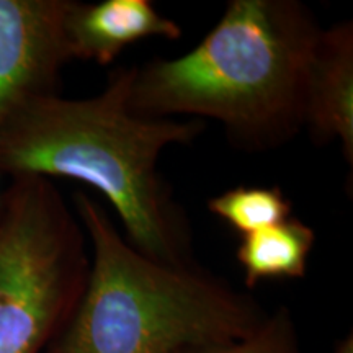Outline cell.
<instances>
[{"label": "cell", "instance_id": "cell-1", "mask_svg": "<svg viewBox=\"0 0 353 353\" xmlns=\"http://www.w3.org/2000/svg\"><path fill=\"white\" fill-rule=\"evenodd\" d=\"M132 77L134 68H117L100 94L48 95L13 114L0 130V176L85 183L113 206L126 241L141 254L196 263L190 219L157 162L170 145L193 143L205 125L132 112Z\"/></svg>", "mask_w": 353, "mask_h": 353}, {"label": "cell", "instance_id": "cell-2", "mask_svg": "<svg viewBox=\"0 0 353 353\" xmlns=\"http://www.w3.org/2000/svg\"><path fill=\"white\" fill-rule=\"evenodd\" d=\"M321 32L298 0H231L187 54L134 68L132 112L210 118L242 149L276 148L303 130L307 69Z\"/></svg>", "mask_w": 353, "mask_h": 353}, {"label": "cell", "instance_id": "cell-3", "mask_svg": "<svg viewBox=\"0 0 353 353\" xmlns=\"http://www.w3.org/2000/svg\"><path fill=\"white\" fill-rule=\"evenodd\" d=\"M74 208L90 247L81 303L56 353H176L255 332L270 312L198 263L172 265L134 249L85 192Z\"/></svg>", "mask_w": 353, "mask_h": 353}, {"label": "cell", "instance_id": "cell-4", "mask_svg": "<svg viewBox=\"0 0 353 353\" xmlns=\"http://www.w3.org/2000/svg\"><path fill=\"white\" fill-rule=\"evenodd\" d=\"M90 247L52 180L17 176L0 195V353H46L81 303Z\"/></svg>", "mask_w": 353, "mask_h": 353}, {"label": "cell", "instance_id": "cell-5", "mask_svg": "<svg viewBox=\"0 0 353 353\" xmlns=\"http://www.w3.org/2000/svg\"><path fill=\"white\" fill-rule=\"evenodd\" d=\"M69 0H0V130L32 101L56 95L69 63Z\"/></svg>", "mask_w": 353, "mask_h": 353}, {"label": "cell", "instance_id": "cell-6", "mask_svg": "<svg viewBox=\"0 0 353 353\" xmlns=\"http://www.w3.org/2000/svg\"><path fill=\"white\" fill-rule=\"evenodd\" d=\"M303 130L319 144L341 143L353 164V23L322 28L307 69Z\"/></svg>", "mask_w": 353, "mask_h": 353}, {"label": "cell", "instance_id": "cell-7", "mask_svg": "<svg viewBox=\"0 0 353 353\" xmlns=\"http://www.w3.org/2000/svg\"><path fill=\"white\" fill-rule=\"evenodd\" d=\"M182 26L161 15L151 0H69L64 41L69 61L110 65L132 43L145 38H182Z\"/></svg>", "mask_w": 353, "mask_h": 353}, {"label": "cell", "instance_id": "cell-8", "mask_svg": "<svg viewBox=\"0 0 353 353\" xmlns=\"http://www.w3.org/2000/svg\"><path fill=\"white\" fill-rule=\"evenodd\" d=\"M314 244V229L294 216L242 236L236 259L244 270L245 286L252 290L262 280L304 278Z\"/></svg>", "mask_w": 353, "mask_h": 353}, {"label": "cell", "instance_id": "cell-9", "mask_svg": "<svg viewBox=\"0 0 353 353\" xmlns=\"http://www.w3.org/2000/svg\"><path fill=\"white\" fill-rule=\"evenodd\" d=\"M208 210L241 237L288 219L291 201L280 187H234L211 198Z\"/></svg>", "mask_w": 353, "mask_h": 353}, {"label": "cell", "instance_id": "cell-10", "mask_svg": "<svg viewBox=\"0 0 353 353\" xmlns=\"http://www.w3.org/2000/svg\"><path fill=\"white\" fill-rule=\"evenodd\" d=\"M176 353H306L290 309L276 307L260 327L236 341L188 347Z\"/></svg>", "mask_w": 353, "mask_h": 353}, {"label": "cell", "instance_id": "cell-11", "mask_svg": "<svg viewBox=\"0 0 353 353\" xmlns=\"http://www.w3.org/2000/svg\"><path fill=\"white\" fill-rule=\"evenodd\" d=\"M330 353H353V335H352V332L347 334L345 337L341 339V341L335 343L334 350Z\"/></svg>", "mask_w": 353, "mask_h": 353}, {"label": "cell", "instance_id": "cell-12", "mask_svg": "<svg viewBox=\"0 0 353 353\" xmlns=\"http://www.w3.org/2000/svg\"><path fill=\"white\" fill-rule=\"evenodd\" d=\"M46 353H56V352H54V350H52V348H50V350H48Z\"/></svg>", "mask_w": 353, "mask_h": 353}, {"label": "cell", "instance_id": "cell-13", "mask_svg": "<svg viewBox=\"0 0 353 353\" xmlns=\"http://www.w3.org/2000/svg\"><path fill=\"white\" fill-rule=\"evenodd\" d=\"M0 195H2V190H0Z\"/></svg>", "mask_w": 353, "mask_h": 353}]
</instances>
